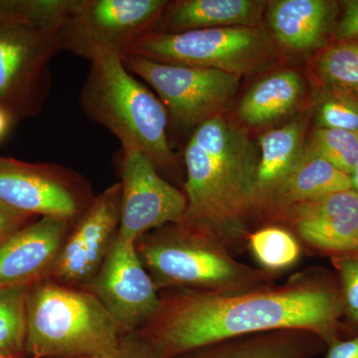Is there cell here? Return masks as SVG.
<instances>
[{"instance_id": "1", "label": "cell", "mask_w": 358, "mask_h": 358, "mask_svg": "<svg viewBox=\"0 0 358 358\" xmlns=\"http://www.w3.org/2000/svg\"><path fill=\"white\" fill-rule=\"evenodd\" d=\"M338 280L319 268L296 273L282 285L234 294L193 289L159 292V303L138 334L160 358H174L224 339L278 329H305L327 346L346 338Z\"/></svg>"}, {"instance_id": "2", "label": "cell", "mask_w": 358, "mask_h": 358, "mask_svg": "<svg viewBox=\"0 0 358 358\" xmlns=\"http://www.w3.org/2000/svg\"><path fill=\"white\" fill-rule=\"evenodd\" d=\"M258 162L247 134L220 115L199 124L185 150L187 209L181 222L214 235L233 254L246 250Z\"/></svg>"}, {"instance_id": "3", "label": "cell", "mask_w": 358, "mask_h": 358, "mask_svg": "<svg viewBox=\"0 0 358 358\" xmlns=\"http://www.w3.org/2000/svg\"><path fill=\"white\" fill-rule=\"evenodd\" d=\"M155 288L234 294L275 284L278 275L239 262L218 238L183 222L169 224L136 242Z\"/></svg>"}, {"instance_id": "4", "label": "cell", "mask_w": 358, "mask_h": 358, "mask_svg": "<svg viewBox=\"0 0 358 358\" xmlns=\"http://www.w3.org/2000/svg\"><path fill=\"white\" fill-rule=\"evenodd\" d=\"M79 102L85 115L114 134L122 148L148 155L157 169L176 164L166 108L129 72L122 56L110 54L91 62Z\"/></svg>"}, {"instance_id": "5", "label": "cell", "mask_w": 358, "mask_h": 358, "mask_svg": "<svg viewBox=\"0 0 358 358\" xmlns=\"http://www.w3.org/2000/svg\"><path fill=\"white\" fill-rule=\"evenodd\" d=\"M119 327L96 296L52 281L30 286L26 300V355L90 358L114 348Z\"/></svg>"}, {"instance_id": "6", "label": "cell", "mask_w": 358, "mask_h": 358, "mask_svg": "<svg viewBox=\"0 0 358 358\" xmlns=\"http://www.w3.org/2000/svg\"><path fill=\"white\" fill-rule=\"evenodd\" d=\"M126 56L166 64L210 68L242 76L270 64L274 47L260 28L236 26L148 33L133 45Z\"/></svg>"}, {"instance_id": "7", "label": "cell", "mask_w": 358, "mask_h": 358, "mask_svg": "<svg viewBox=\"0 0 358 358\" xmlns=\"http://www.w3.org/2000/svg\"><path fill=\"white\" fill-rule=\"evenodd\" d=\"M60 51L59 28L0 16V109L13 124L43 109L51 88V61Z\"/></svg>"}, {"instance_id": "8", "label": "cell", "mask_w": 358, "mask_h": 358, "mask_svg": "<svg viewBox=\"0 0 358 358\" xmlns=\"http://www.w3.org/2000/svg\"><path fill=\"white\" fill-rule=\"evenodd\" d=\"M166 0H75L59 29L61 51L93 62L103 56L122 58L155 29Z\"/></svg>"}, {"instance_id": "9", "label": "cell", "mask_w": 358, "mask_h": 358, "mask_svg": "<svg viewBox=\"0 0 358 358\" xmlns=\"http://www.w3.org/2000/svg\"><path fill=\"white\" fill-rule=\"evenodd\" d=\"M124 63L129 73L157 92L173 121L192 131L217 115L240 85V76L210 68L166 64L138 56H126Z\"/></svg>"}, {"instance_id": "10", "label": "cell", "mask_w": 358, "mask_h": 358, "mask_svg": "<svg viewBox=\"0 0 358 358\" xmlns=\"http://www.w3.org/2000/svg\"><path fill=\"white\" fill-rule=\"evenodd\" d=\"M94 199L88 181L68 167L0 157V202L14 211L75 222Z\"/></svg>"}, {"instance_id": "11", "label": "cell", "mask_w": 358, "mask_h": 358, "mask_svg": "<svg viewBox=\"0 0 358 358\" xmlns=\"http://www.w3.org/2000/svg\"><path fill=\"white\" fill-rule=\"evenodd\" d=\"M117 162L122 185L120 237L136 242L152 231L182 220L187 209L185 192L162 178L148 155L121 148Z\"/></svg>"}, {"instance_id": "12", "label": "cell", "mask_w": 358, "mask_h": 358, "mask_svg": "<svg viewBox=\"0 0 358 358\" xmlns=\"http://www.w3.org/2000/svg\"><path fill=\"white\" fill-rule=\"evenodd\" d=\"M85 291L98 299L122 334L136 333L157 310L159 293L141 262L136 242L117 235Z\"/></svg>"}, {"instance_id": "13", "label": "cell", "mask_w": 358, "mask_h": 358, "mask_svg": "<svg viewBox=\"0 0 358 358\" xmlns=\"http://www.w3.org/2000/svg\"><path fill=\"white\" fill-rule=\"evenodd\" d=\"M121 203V182L114 183L95 196L73 223L49 279L72 288L88 286L117 237Z\"/></svg>"}, {"instance_id": "14", "label": "cell", "mask_w": 358, "mask_h": 358, "mask_svg": "<svg viewBox=\"0 0 358 358\" xmlns=\"http://www.w3.org/2000/svg\"><path fill=\"white\" fill-rule=\"evenodd\" d=\"M274 219L313 253L358 256V193L352 189L293 205Z\"/></svg>"}, {"instance_id": "15", "label": "cell", "mask_w": 358, "mask_h": 358, "mask_svg": "<svg viewBox=\"0 0 358 358\" xmlns=\"http://www.w3.org/2000/svg\"><path fill=\"white\" fill-rule=\"evenodd\" d=\"M73 223L37 218L0 244V288L32 286L49 279Z\"/></svg>"}, {"instance_id": "16", "label": "cell", "mask_w": 358, "mask_h": 358, "mask_svg": "<svg viewBox=\"0 0 358 358\" xmlns=\"http://www.w3.org/2000/svg\"><path fill=\"white\" fill-rule=\"evenodd\" d=\"M327 345L305 329H278L199 346L174 358H315Z\"/></svg>"}, {"instance_id": "17", "label": "cell", "mask_w": 358, "mask_h": 358, "mask_svg": "<svg viewBox=\"0 0 358 358\" xmlns=\"http://www.w3.org/2000/svg\"><path fill=\"white\" fill-rule=\"evenodd\" d=\"M257 0H183L167 4L154 33L220 27H257L265 7Z\"/></svg>"}, {"instance_id": "18", "label": "cell", "mask_w": 358, "mask_h": 358, "mask_svg": "<svg viewBox=\"0 0 358 358\" xmlns=\"http://www.w3.org/2000/svg\"><path fill=\"white\" fill-rule=\"evenodd\" d=\"M334 13V2L326 0H277L268 4V21L280 43L312 50L324 43Z\"/></svg>"}, {"instance_id": "19", "label": "cell", "mask_w": 358, "mask_h": 358, "mask_svg": "<svg viewBox=\"0 0 358 358\" xmlns=\"http://www.w3.org/2000/svg\"><path fill=\"white\" fill-rule=\"evenodd\" d=\"M352 189L350 176L338 171L322 155L308 147L293 173L282 183L261 210L273 216L293 205Z\"/></svg>"}, {"instance_id": "20", "label": "cell", "mask_w": 358, "mask_h": 358, "mask_svg": "<svg viewBox=\"0 0 358 358\" xmlns=\"http://www.w3.org/2000/svg\"><path fill=\"white\" fill-rule=\"evenodd\" d=\"M306 128L307 120L301 117L261 136L254 213L261 210L300 162Z\"/></svg>"}, {"instance_id": "21", "label": "cell", "mask_w": 358, "mask_h": 358, "mask_svg": "<svg viewBox=\"0 0 358 358\" xmlns=\"http://www.w3.org/2000/svg\"><path fill=\"white\" fill-rule=\"evenodd\" d=\"M303 93V82L294 71H281L261 80L239 106V115L250 126H264L294 109Z\"/></svg>"}, {"instance_id": "22", "label": "cell", "mask_w": 358, "mask_h": 358, "mask_svg": "<svg viewBox=\"0 0 358 358\" xmlns=\"http://www.w3.org/2000/svg\"><path fill=\"white\" fill-rule=\"evenodd\" d=\"M247 250L260 268L275 275L296 266L303 254V247L293 233L274 224L251 231L247 238Z\"/></svg>"}, {"instance_id": "23", "label": "cell", "mask_w": 358, "mask_h": 358, "mask_svg": "<svg viewBox=\"0 0 358 358\" xmlns=\"http://www.w3.org/2000/svg\"><path fill=\"white\" fill-rule=\"evenodd\" d=\"M29 288H0V358L26 357V300Z\"/></svg>"}, {"instance_id": "24", "label": "cell", "mask_w": 358, "mask_h": 358, "mask_svg": "<svg viewBox=\"0 0 358 358\" xmlns=\"http://www.w3.org/2000/svg\"><path fill=\"white\" fill-rule=\"evenodd\" d=\"M74 3L75 0H0V16L60 29Z\"/></svg>"}, {"instance_id": "25", "label": "cell", "mask_w": 358, "mask_h": 358, "mask_svg": "<svg viewBox=\"0 0 358 358\" xmlns=\"http://www.w3.org/2000/svg\"><path fill=\"white\" fill-rule=\"evenodd\" d=\"M317 71L327 87L358 93L357 42H343L327 49L320 56Z\"/></svg>"}, {"instance_id": "26", "label": "cell", "mask_w": 358, "mask_h": 358, "mask_svg": "<svg viewBox=\"0 0 358 358\" xmlns=\"http://www.w3.org/2000/svg\"><path fill=\"white\" fill-rule=\"evenodd\" d=\"M308 147L348 176H352L357 166L358 133L355 131L317 128Z\"/></svg>"}, {"instance_id": "27", "label": "cell", "mask_w": 358, "mask_h": 358, "mask_svg": "<svg viewBox=\"0 0 358 358\" xmlns=\"http://www.w3.org/2000/svg\"><path fill=\"white\" fill-rule=\"evenodd\" d=\"M315 119L317 128L358 133V93L327 86L317 99Z\"/></svg>"}, {"instance_id": "28", "label": "cell", "mask_w": 358, "mask_h": 358, "mask_svg": "<svg viewBox=\"0 0 358 358\" xmlns=\"http://www.w3.org/2000/svg\"><path fill=\"white\" fill-rule=\"evenodd\" d=\"M331 259L338 275L345 315L358 324V256H339Z\"/></svg>"}, {"instance_id": "29", "label": "cell", "mask_w": 358, "mask_h": 358, "mask_svg": "<svg viewBox=\"0 0 358 358\" xmlns=\"http://www.w3.org/2000/svg\"><path fill=\"white\" fill-rule=\"evenodd\" d=\"M90 358H160L140 334H124L114 348Z\"/></svg>"}, {"instance_id": "30", "label": "cell", "mask_w": 358, "mask_h": 358, "mask_svg": "<svg viewBox=\"0 0 358 358\" xmlns=\"http://www.w3.org/2000/svg\"><path fill=\"white\" fill-rule=\"evenodd\" d=\"M343 13L334 28V37L339 41L358 40V0L343 1Z\"/></svg>"}, {"instance_id": "31", "label": "cell", "mask_w": 358, "mask_h": 358, "mask_svg": "<svg viewBox=\"0 0 358 358\" xmlns=\"http://www.w3.org/2000/svg\"><path fill=\"white\" fill-rule=\"evenodd\" d=\"M35 219L37 218L14 211L0 202V244Z\"/></svg>"}, {"instance_id": "32", "label": "cell", "mask_w": 358, "mask_h": 358, "mask_svg": "<svg viewBox=\"0 0 358 358\" xmlns=\"http://www.w3.org/2000/svg\"><path fill=\"white\" fill-rule=\"evenodd\" d=\"M324 358H358V334L327 345Z\"/></svg>"}, {"instance_id": "33", "label": "cell", "mask_w": 358, "mask_h": 358, "mask_svg": "<svg viewBox=\"0 0 358 358\" xmlns=\"http://www.w3.org/2000/svg\"><path fill=\"white\" fill-rule=\"evenodd\" d=\"M11 124H13L11 117L6 112L0 109V140L6 136Z\"/></svg>"}, {"instance_id": "34", "label": "cell", "mask_w": 358, "mask_h": 358, "mask_svg": "<svg viewBox=\"0 0 358 358\" xmlns=\"http://www.w3.org/2000/svg\"><path fill=\"white\" fill-rule=\"evenodd\" d=\"M350 180H352V189L353 192L358 193V164L352 176H350Z\"/></svg>"}, {"instance_id": "35", "label": "cell", "mask_w": 358, "mask_h": 358, "mask_svg": "<svg viewBox=\"0 0 358 358\" xmlns=\"http://www.w3.org/2000/svg\"><path fill=\"white\" fill-rule=\"evenodd\" d=\"M355 42H357V43L358 44V40H357V41H355Z\"/></svg>"}, {"instance_id": "36", "label": "cell", "mask_w": 358, "mask_h": 358, "mask_svg": "<svg viewBox=\"0 0 358 358\" xmlns=\"http://www.w3.org/2000/svg\"><path fill=\"white\" fill-rule=\"evenodd\" d=\"M16 358H23V357H16ZM32 358V357H31Z\"/></svg>"}]
</instances>
